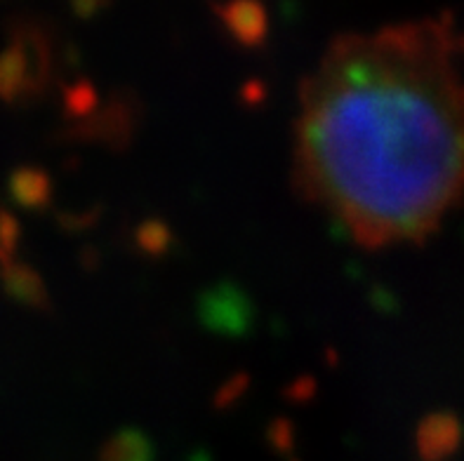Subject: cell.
I'll return each instance as SVG.
<instances>
[{
  "label": "cell",
  "mask_w": 464,
  "mask_h": 461,
  "mask_svg": "<svg viewBox=\"0 0 464 461\" xmlns=\"http://www.w3.org/2000/svg\"><path fill=\"white\" fill-rule=\"evenodd\" d=\"M302 101V188L363 245L427 238L464 196V81L443 24L342 35Z\"/></svg>",
  "instance_id": "1"
},
{
  "label": "cell",
  "mask_w": 464,
  "mask_h": 461,
  "mask_svg": "<svg viewBox=\"0 0 464 461\" xmlns=\"http://www.w3.org/2000/svg\"><path fill=\"white\" fill-rule=\"evenodd\" d=\"M198 321L208 332L243 337L255 322V306L241 287L222 281L198 297Z\"/></svg>",
  "instance_id": "2"
},
{
  "label": "cell",
  "mask_w": 464,
  "mask_h": 461,
  "mask_svg": "<svg viewBox=\"0 0 464 461\" xmlns=\"http://www.w3.org/2000/svg\"><path fill=\"white\" fill-rule=\"evenodd\" d=\"M218 17L238 45L257 50L269 35V14L262 0H227L218 7Z\"/></svg>",
  "instance_id": "3"
},
{
  "label": "cell",
  "mask_w": 464,
  "mask_h": 461,
  "mask_svg": "<svg viewBox=\"0 0 464 461\" xmlns=\"http://www.w3.org/2000/svg\"><path fill=\"white\" fill-rule=\"evenodd\" d=\"M459 428L453 417L434 415L424 421L418 431V447L424 455V459H441L450 455L455 445H458Z\"/></svg>",
  "instance_id": "4"
},
{
  "label": "cell",
  "mask_w": 464,
  "mask_h": 461,
  "mask_svg": "<svg viewBox=\"0 0 464 461\" xmlns=\"http://www.w3.org/2000/svg\"><path fill=\"white\" fill-rule=\"evenodd\" d=\"M135 243L149 257H163L172 245L170 226L160 219H147L135 231Z\"/></svg>",
  "instance_id": "5"
},
{
  "label": "cell",
  "mask_w": 464,
  "mask_h": 461,
  "mask_svg": "<svg viewBox=\"0 0 464 461\" xmlns=\"http://www.w3.org/2000/svg\"><path fill=\"white\" fill-rule=\"evenodd\" d=\"M66 106H69V111L73 116H88L90 111H94V106H97V92H94L90 82H81V85H76L69 92Z\"/></svg>",
  "instance_id": "6"
},
{
  "label": "cell",
  "mask_w": 464,
  "mask_h": 461,
  "mask_svg": "<svg viewBox=\"0 0 464 461\" xmlns=\"http://www.w3.org/2000/svg\"><path fill=\"white\" fill-rule=\"evenodd\" d=\"M265 94H266L265 82H259V81L246 82V85H243V90H241V97H243V101H246L247 106L262 104V101H265Z\"/></svg>",
  "instance_id": "7"
},
{
  "label": "cell",
  "mask_w": 464,
  "mask_h": 461,
  "mask_svg": "<svg viewBox=\"0 0 464 461\" xmlns=\"http://www.w3.org/2000/svg\"><path fill=\"white\" fill-rule=\"evenodd\" d=\"M102 3H104V0H71V5H73V10H76L81 17H92L94 12H100Z\"/></svg>",
  "instance_id": "8"
}]
</instances>
